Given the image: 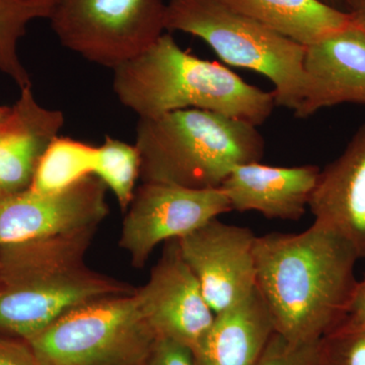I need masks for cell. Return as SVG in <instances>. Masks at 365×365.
Wrapping results in <instances>:
<instances>
[{
  "label": "cell",
  "mask_w": 365,
  "mask_h": 365,
  "mask_svg": "<svg viewBox=\"0 0 365 365\" xmlns=\"http://www.w3.org/2000/svg\"><path fill=\"white\" fill-rule=\"evenodd\" d=\"M256 288L275 332L294 344H314L347 316L359 280L356 252L344 237L314 222L299 234L257 237Z\"/></svg>",
  "instance_id": "cell-1"
},
{
  "label": "cell",
  "mask_w": 365,
  "mask_h": 365,
  "mask_svg": "<svg viewBox=\"0 0 365 365\" xmlns=\"http://www.w3.org/2000/svg\"><path fill=\"white\" fill-rule=\"evenodd\" d=\"M96 232L0 246V334L29 341L76 307L135 290L86 265Z\"/></svg>",
  "instance_id": "cell-2"
},
{
  "label": "cell",
  "mask_w": 365,
  "mask_h": 365,
  "mask_svg": "<svg viewBox=\"0 0 365 365\" xmlns=\"http://www.w3.org/2000/svg\"><path fill=\"white\" fill-rule=\"evenodd\" d=\"M114 91L139 118L201 109L265 123L275 107L273 93L250 85L217 62L190 54L170 34L114 68Z\"/></svg>",
  "instance_id": "cell-3"
},
{
  "label": "cell",
  "mask_w": 365,
  "mask_h": 365,
  "mask_svg": "<svg viewBox=\"0 0 365 365\" xmlns=\"http://www.w3.org/2000/svg\"><path fill=\"white\" fill-rule=\"evenodd\" d=\"M135 146L143 182L190 189L220 188L235 167L265 153L257 126L201 109L139 118Z\"/></svg>",
  "instance_id": "cell-4"
},
{
  "label": "cell",
  "mask_w": 365,
  "mask_h": 365,
  "mask_svg": "<svg viewBox=\"0 0 365 365\" xmlns=\"http://www.w3.org/2000/svg\"><path fill=\"white\" fill-rule=\"evenodd\" d=\"M165 30L200 38L225 63L263 74L273 83L276 106L299 110L304 97V46L222 0H170Z\"/></svg>",
  "instance_id": "cell-5"
},
{
  "label": "cell",
  "mask_w": 365,
  "mask_h": 365,
  "mask_svg": "<svg viewBox=\"0 0 365 365\" xmlns=\"http://www.w3.org/2000/svg\"><path fill=\"white\" fill-rule=\"evenodd\" d=\"M157 338L135 288L72 309L28 342L39 365H145Z\"/></svg>",
  "instance_id": "cell-6"
},
{
  "label": "cell",
  "mask_w": 365,
  "mask_h": 365,
  "mask_svg": "<svg viewBox=\"0 0 365 365\" xmlns=\"http://www.w3.org/2000/svg\"><path fill=\"white\" fill-rule=\"evenodd\" d=\"M165 11L163 0H51L47 19L62 45L114 69L163 35Z\"/></svg>",
  "instance_id": "cell-7"
},
{
  "label": "cell",
  "mask_w": 365,
  "mask_h": 365,
  "mask_svg": "<svg viewBox=\"0 0 365 365\" xmlns=\"http://www.w3.org/2000/svg\"><path fill=\"white\" fill-rule=\"evenodd\" d=\"M232 210L222 188L143 182L127 209L119 246L129 255L134 268L143 269L158 245L181 239Z\"/></svg>",
  "instance_id": "cell-8"
},
{
  "label": "cell",
  "mask_w": 365,
  "mask_h": 365,
  "mask_svg": "<svg viewBox=\"0 0 365 365\" xmlns=\"http://www.w3.org/2000/svg\"><path fill=\"white\" fill-rule=\"evenodd\" d=\"M106 193L90 175L55 193L28 189L0 199V246L98 230L109 215Z\"/></svg>",
  "instance_id": "cell-9"
},
{
  "label": "cell",
  "mask_w": 365,
  "mask_h": 365,
  "mask_svg": "<svg viewBox=\"0 0 365 365\" xmlns=\"http://www.w3.org/2000/svg\"><path fill=\"white\" fill-rule=\"evenodd\" d=\"M256 237L250 228L227 225L217 217L177 240L182 259L215 314L256 290Z\"/></svg>",
  "instance_id": "cell-10"
},
{
  "label": "cell",
  "mask_w": 365,
  "mask_h": 365,
  "mask_svg": "<svg viewBox=\"0 0 365 365\" xmlns=\"http://www.w3.org/2000/svg\"><path fill=\"white\" fill-rule=\"evenodd\" d=\"M136 294L157 337L176 341L192 350L200 344L215 322V314L182 259L177 240L165 242L148 282L136 288Z\"/></svg>",
  "instance_id": "cell-11"
},
{
  "label": "cell",
  "mask_w": 365,
  "mask_h": 365,
  "mask_svg": "<svg viewBox=\"0 0 365 365\" xmlns=\"http://www.w3.org/2000/svg\"><path fill=\"white\" fill-rule=\"evenodd\" d=\"M304 97L294 116L324 108L365 105V33L353 25L306 47Z\"/></svg>",
  "instance_id": "cell-12"
},
{
  "label": "cell",
  "mask_w": 365,
  "mask_h": 365,
  "mask_svg": "<svg viewBox=\"0 0 365 365\" xmlns=\"http://www.w3.org/2000/svg\"><path fill=\"white\" fill-rule=\"evenodd\" d=\"M309 207L365 259V122L344 151L321 170Z\"/></svg>",
  "instance_id": "cell-13"
},
{
  "label": "cell",
  "mask_w": 365,
  "mask_h": 365,
  "mask_svg": "<svg viewBox=\"0 0 365 365\" xmlns=\"http://www.w3.org/2000/svg\"><path fill=\"white\" fill-rule=\"evenodd\" d=\"M321 170L316 165H237L220 188L232 210L256 211L270 220H299L309 207Z\"/></svg>",
  "instance_id": "cell-14"
},
{
  "label": "cell",
  "mask_w": 365,
  "mask_h": 365,
  "mask_svg": "<svg viewBox=\"0 0 365 365\" xmlns=\"http://www.w3.org/2000/svg\"><path fill=\"white\" fill-rule=\"evenodd\" d=\"M63 124L62 112L38 104L32 86L21 88L0 122V199L30 188L41 158Z\"/></svg>",
  "instance_id": "cell-15"
},
{
  "label": "cell",
  "mask_w": 365,
  "mask_h": 365,
  "mask_svg": "<svg viewBox=\"0 0 365 365\" xmlns=\"http://www.w3.org/2000/svg\"><path fill=\"white\" fill-rule=\"evenodd\" d=\"M275 332L258 290L215 314L207 335L193 350L195 365H255Z\"/></svg>",
  "instance_id": "cell-16"
},
{
  "label": "cell",
  "mask_w": 365,
  "mask_h": 365,
  "mask_svg": "<svg viewBox=\"0 0 365 365\" xmlns=\"http://www.w3.org/2000/svg\"><path fill=\"white\" fill-rule=\"evenodd\" d=\"M230 9L307 47L351 26L342 9L322 0H222Z\"/></svg>",
  "instance_id": "cell-17"
},
{
  "label": "cell",
  "mask_w": 365,
  "mask_h": 365,
  "mask_svg": "<svg viewBox=\"0 0 365 365\" xmlns=\"http://www.w3.org/2000/svg\"><path fill=\"white\" fill-rule=\"evenodd\" d=\"M96 146L55 137L41 158L29 189L38 193H55L93 175Z\"/></svg>",
  "instance_id": "cell-18"
},
{
  "label": "cell",
  "mask_w": 365,
  "mask_h": 365,
  "mask_svg": "<svg viewBox=\"0 0 365 365\" xmlns=\"http://www.w3.org/2000/svg\"><path fill=\"white\" fill-rule=\"evenodd\" d=\"M51 0H0V71L20 88L32 86L18 55L19 40L36 19H47Z\"/></svg>",
  "instance_id": "cell-19"
},
{
  "label": "cell",
  "mask_w": 365,
  "mask_h": 365,
  "mask_svg": "<svg viewBox=\"0 0 365 365\" xmlns=\"http://www.w3.org/2000/svg\"><path fill=\"white\" fill-rule=\"evenodd\" d=\"M93 175L111 190L120 208L126 212L140 178V157L136 146L107 137L102 145L96 148Z\"/></svg>",
  "instance_id": "cell-20"
},
{
  "label": "cell",
  "mask_w": 365,
  "mask_h": 365,
  "mask_svg": "<svg viewBox=\"0 0 365 365\" xmlns=\"http://www.w3.org/2000/svg\"><path fill=\"white\" fill-rule=\"evenodd\" d=\"M316 365H365V325L345 323L324 336Z\"/></svg>",
  "instance_id": "cell-21"
},
{
  "label": "cell",
  "mask_w": 365,
  "mask_h": 365,
  "mask_svg": "<svg viewBox=\"0 0 365 365\" xmlns=\"http://www.w3.org/2000/svg\"><path fill=\"white\" fill-rule=\"evenodd\" d=\"M318 343L294 344L274 332L255 365H316Z\"/></svg>",
  "instance_id": "cell-22"
},
{
  "label": "cell",
  "mask_w": 365,
  "mask_h": 365,
  "mask_svg": "<svg viewBox=\"0 0 365 365\" xmlns=\"http://www.w3.org/2000/svg\"><path fill=\"white\" fill-rule=\"evenodd\" d=\"M145 365H195L193 350L176 341L158 337Z\"/></svg>",
  "instance_id": "cell-23"
},
{
  "label": "cell",
  "mask_w": 365,
  "mask_h": 365,
  "mask_svg": "<svg viewBox=\"0 0 365 365\" xmlns=\"http://www.w3.org/2000/svg\"><path fill=\"white\" fill-rule=\"evenodd\" d=\"M0 365H39L28 341L0 334Z\"/></svg>",
  "instance_id": "cell-24"
},
{
  "label": "cell",
  "mask_w": 365,
  "mask_h": 365,
  "mask_svg": "<svg viewBox=\"0 0 365 365\" xmlns=\"http://www.w3.org/2000/svg\"><path fill=\"white\" fill-rule=\"evenodd\" d=\"M343 322L365 325V278L357 283L347 316Z\"/></svg>",
  "instance_id": "cell-25"
},
{
  "label": "cell",
  "mask_w": 365,
  "mask_h": 365,
  "mask_svg": "<svg viewBox=\"0 0 365 365\" xmlns=\"http://www.w3.org/2000/svg\"><path fill=\"white\" fill-rule=\"evenodd\" d=\"M344 11L352 25L365 33V0H345Z\"/></svg>",
  "instance_id": "cell-26"
},
{
  "label": "cell",
  "mask_w": 365,
  "mask_h": 365,
  "mask_svg": "<svg viewBox=\"0 0 365 365\" xmlns=\"http://www.w3.org/2000/svg\"><path fill=\"white\" fill-rule=\"evenodd\" d=\"M329 6L336 7V9H342L344 11L345 0H322Z\"/></svg>",
  "instance_id": "cell-27"
},
{
  "label": "cell",
  "mask_w": 365,
  "mask_h": 365,
  "mask_svg": "<svg viewBox=\"0 0 365 365\" xmlns=\"http://www.w3.org/2000/svg\"><path fill=\"white\" fill-rule=\"evenodd\" d=\"M11 108V107H6V106H0V122L9 114Z\"/></svg>",
  "instance_id": "cell-28"
}]
</instances>
